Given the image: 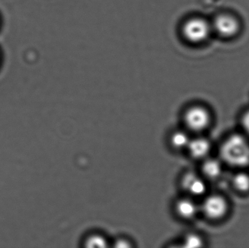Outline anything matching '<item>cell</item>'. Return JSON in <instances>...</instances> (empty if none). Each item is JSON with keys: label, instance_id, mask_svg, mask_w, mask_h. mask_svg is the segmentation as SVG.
Segmentation results:
<instances>
[{"label": "cell", "instance_id": "3957f363", "mask_svg": "<svg viewBox=\"0 0 249 248\" xmlns=\"http://www.w3.org/2000/svg\"><path fill=\"white\" fill-rule=\"evenodd\" d=\"M213 34L223 39H232L238 36L242 28L239 17L233 13L223 12L211 20Z\"/></svg>", "mask_w": 249, "mask_h": 248}, {"label": "cell", "instance_id": "8fae6325", "mask_svg": "<svg viewBox=\"0 0 249 248\" xmlns=\"http://www.w3.org/2000/svg\"><path fill=\"white\" fill-rule=\"evenodd\" d=\"M190 140L189 139L188 135L185 132L178 131L175 132L171 137V143L174 148L181 149L186 148L188 146Z\"/></svg>", "mask_w": 249, "mask_h": 248}, {"label": "cell", "instance_id": "9a60e30c", "mask_svg": "<svg viewBox=\"0 0 249 248\" xmlns=\"http://www.w3.org/2000/svg\"><path fill=\"white\" fill-rule=\"evenodd\" d=\"M115 247L117 248H128L130 247V243L124 240H118L115 243Z\"/></svg>", "mask_w": 249, "mask_h": 248}, {"label": "cell", "instance_id": "7a4b0ae2", "mask_svg": "<svg viewBox=\"0 0 249 248\" xmlns=\"http://www.w3.org/2000/svg\"><path fill=\"white\" fill-rule=\"evenodd\" d=\"M183 39L191 45H202L213 34L210 20L200 16L189 17L181 28Z\"/></svg>", "mask_w": 249, "mask_h": 248}, {"label": "cell", "instance_id": "277c9868", "mask_svg": "<svg viewBox=\"0 0 249 248\" xmlns=\"http://www.w3.org/2000/svg\"><path fill=\"white\" fill-rule=\"evenodd\" d=\"M184 119L190 129L198 132L207 128L210 122V115L204 108L193 106L186 112Z\"/></svg>", "mask_w": 249, "mask_h": 248}, {"label": "cell", "instance_id": "6da1fadb", "mask_svg": "<svg viewBox=\"0 0 249 248\" xmlns=\"http://www.w3.org/2000/svg\"><path fill=\"white\" fill-rule=\"evenodd\" d=\"M220 154L222 160L232 167L249 165V143L241 135L229 137L222 144Z\"/></svg>", "mask_w": 249, "mask_h": 248}, {"label": "cell", "instance_id": "2e32d148", "mask_svg": "<svg viewBox=\"0 0 249 248\" xmlns=\"http://www.w3.org/2000/svg\"><path fill=\"white\" fill-rule=\"evenodd\" d=\"M0 62H1V54H0Z\"/></svg>", "mask_w": 249, "mask_h": 248}, {"label": "cell", "instance_id": "5bb4252c", "mask_svg": "<svg viewBox=\"0 0 249 248\" xmlns=\"http://www.w3.org/2000/svg\"><path fill=\"white\" fill-rule=\"evenodd\" d=\"M242 124L244 129L249 134V111L244 114L242 118Z\"/></svg>", "mask_w": 249, "mask_h": 248}, {"label": "cell", "instance_id": "52a82bcc", "mask_svg": "<svg viewBox=\"0 0 249 248\" xmlns=\"http://www.w3.org/2000/svg\"><path fill=\"white\" fill-rule=\"evenodd\" d=\"M192 157L196 159L204 158L211 149L210 143L203 138H197L192 140L187 146Z\"/></svg>", "mask_w": 249, "mask_h": 248}, {"label": "cell", "instance_id": "ba28073f", "mask_svg": "<svg viewBox=\"0 0 249 248\" xmlns=\"http://www.w3.org/2000/svg\"><path fill=\"white\" fill-rule=\"evenodd\" d=\"M177 211L181 218L190 219L196 215L197 208L193 201L183 199L177 202Z\"/></svg>", "mask_w": 249, "mask_h": 248}, {"label": "cell", "instance_id": "7c38bea8", "mask_svg": "<svg viewBox=\"0 0 249 248\" xmlns=\"http://www.w3.org/2000/svg\"><path fill=\"white\" fill-rule=\"evenodd\" d=\"M86 246L87 248H106L107 242L102 236L93 235L86 240Z\"/></svg>", "mask_w": 249, "mask_h": 248}, {"label": "cell", "instance_id": "30bf717a", "mask_svg": "<svg viewBox=\"0 0 249 248\" xmlns=\"http://www.w3.org/2000/svg\"><path fill=\"white\" fill-rule=\"evenodd\" d=\"M233 185L237 190L241 192L249 191V176L245 173L237 174L233 178Z\"/></svg>", "mask_w": 249, "mask_h": 248}, {"label": "cell", "instance_id": "5b68a950", "mask_svg": "<svg viewBox=\"0 0 249 248\" xmlns=\"http://www.w3.org/2000/svg\"><path fill=\"white\" fill-rule=\"evenodd\" d=\"M228 206L226 200L219 195H211L205 199L203 211L211 219L216 220L225 216Z\"/></svg>", "mask_w": 249, "mask_h": 248}, {"label": "cell", "instance_id": "8992f818", "mask_svg": "<svg viewBox=\"0 0 249 248\" xmlns=\"http://www.w3.org/2000/svg\"><path fill=\"white\" fill-rule=\"evenodd\" d=\"M182 186L193 196H200L206 192V186L201 178L195 173H187L183 178Z\"/></svg>", "mask_w": 249, "mask_h": 248}, {"label": "cell", "instance_id": "4fadbf2b", "mask_svg": "<svg viewBox=\"0 0 249 248\" xmlns=\"http://www.w3.org/2000/svg\"><path fill=\"white\" fill-rule=\"evenodd\" d=\"M184 247L188 248H196L203 247V241L200 236L197 234H189L184 240Z\"/></svg>", "mask_w": 249, "mask_h": 248}, {"label": "cell", "instance_id": "9c48e42d", "mask_svg": "<svg viewBox=\"0 0 249 248\" xmlns=\"http://www.w3.org/2000/svg\"><path fill=\"white\" fill-rule=\"evenodd\" d=\"M222 171V164L216 159H209L203 163V173L209 179H217L220 176Z\"/></svg>", "mask_w": 249, "mask_h": 248}]
</instances>
